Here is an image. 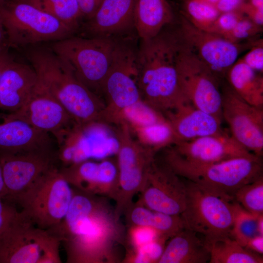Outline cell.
Returning a JSON list of instances; mask_svg holds the SVG:
<instances>
[{"instance_id": "7c38bea8", "label": "cell", "mask_w": 263, "mask_h": 263, "mask_svg": "<svg viewBox=\"0 0 263 263\" xmlns=\"http://www.w3.org/2000/svg\"><path fill=\"white\" fill-rule=\"evenodd\" d=\"M176 69L180 88L187 98L197 108L222 120L220 78L181 41Z\"/></svg>"}, {"instance_id": "52a82bcc", "label": "cell", "mask_w": 263, "mask_h": 263, "mask_svg": "<svg viewBox=\"0 0 263 263\" xmlns=\"http://www.w3.org/2000/svg\"><path fill=\"white\" fill-rule=\"evenodd\" d=\"M185 182L186 205L180 215L185 228L199 235L209 246L217 240L231 237L235 200L202 188L188 181Z\"/></svg>"}, {"instance_id": "2e32d148", "label": "cell", "mask_w": 263, "mask_h": 263, "mask_svg": "<svg viewBox=\"0 0 263 263\" xmlns=\"http://www.w3.org/2000/svg\"><path fill=\"white\" fill-rule=\"evenodd\" d=\"M139 193L137 202L150 209L180 215L185 209L186 182L164 162L154 160Z\"/></svg>"}, {"instance_id": "bcb514c9", "label": "cell", "mask_w": 263, "mask_h": 263, "mask_svg": "<svg viewBox=\"0 0 263 263\" xmlns=\"http://www.w3.org/2000/svg\"><path fill=\"white\" fill-rule=\"evenodd\" d=\"M5 44H8L6 34L3 25L0 22V47Z\"/></svg>"}, {"instance_id": "f546056e", "label": "cell", "mask_w": 263, "mask_h": 263, "mask_svg": "<svg viewBox=\"0 0 263 263\" xmlns=\"http://www.w3.org/2000/svg\"><path fill=\"white\" fill-rule=\"evenodd\" d=\"M99 168V163L88 160L70 165L59 170L75 189L96 195Z\"/></svg>"}, {"instance_id": "1f68e13d", "label": "cell", "mask_w": 263, "mask_h": 263, "mask_svg": "<svg viewBox=\"0 0 263 263\" xmlns=\"http://www.w3.org/2000/svg\"><path fill=\"white\" fill-rule=\"evenodd\" d=\"M220 12L212 4L200 0H183L182 14L197 28L210 32Z\"/></svg>"}, {"instance_id": "7dc6e473", "label": "cell", "mask_w": 263, "mask_h": 263, "mask_svg": "<svg viewBox=\"0 0 263 263\" xmlns=\"http://www.w3.org/2000/svg\"><path fill=\"white\" fill-rule=\"evenodd\" d=\"M258 228L259 235L263 236V214L258 217Z\"/></svg>"}, {"instance_id": "44dd1931", "label": "cell", "mask_w": 263, "mask_h": 263, "mask_svg": "<svg viewBox=\"0 0 263 263\" xmlns=\"http://www.w3.org/2000/svg\"><path fill=\"white\" fill-rule=\"evenodd\" d=\"M53 138L22 120L0 113V156L53 149Z\"/></svg>"}, {"instance_id": "ac0fdd59", "label": "cell", "mask_w": 263, "mask_h": 263, "mask_svg": "<svg viewBox=\"0 0 263 263\" xmlns=\"http://www.w3.org/2000/svg\"><path fill=\"white\" fill-rule=\"evenodd\" d=\"M8 195L15 201L37 181L56 168L53 149L0 156Z\"/></svg>"}, {"instance_id": "cb8c5ba5", "label": "cell", "mask_w": 263, "mask_h": 263, "mask_svg": "<svg viewBox=\"0 0 263 263\" xmlns=\"http://www.w3.org/2000/svg\"><path fill=\"white\" fill-rule=\"evenodd\" d=\"M210 246L195 232L184 228L170 238L157 263H207Z\"/></svg>"}, {"instance_id": "484cf974", "label": "cell", "mask_w": 263, "mask_h": 263, "mask_svg": "<svg viewBox=\"0 0 263 263\" xmlns=\"http://www.w3.org/2000/svg\"><path fill=\"white\" fill-rule=\"evenodd\" d=\"M123 215L130 226H145L154 230L163 240L170 239L184 228L180 215H171L150 209L139 202H132Z\"/></svg>"}, {"instance_id": "b9f144b4", "label": "cell", "mask_w": 263, "mask_h": 263, "mask_svg": "<svg viewBox=\"0 0 263 263\" xmlns=\"http://www.w3.org/2000/svg\"><path fill=\"white\" fill-rule=\"evenodd\" d=\"M102 0H77L83 18V22L94 13Z\"/></svg>"}, {"instance_id": "c3c4849f", "label": "cell", "mask_w": 263, "mask_h": 263, "mask_svg": "<svg viewBox=\"0 0 263 263\" xmlns=\"http://www.w3.org/2000/svg\"><path fill=\"white\" fill-rule=\"evenodd\" d=\"M202 1L215 5L218 0H200Z\"/></svg>"}, {"instance_id": "ba28073f", "label": "cell", "mask_w": 263, "mask_h": 263, "mask_svg": "<svg viewBox=\"0 0 263 263\" xmlns=\"http://www.w3.org/2000/svg\"><path fill=\"white\" fill-rule=\"evenodd\" d=\"M60 241L23 213L0 234V263H59Z\"/></svg>"}, {"instance_id": "6da1fadb", "label": "cell", "mask_w": 263, "mask_h": 263, "mask_svg": "<svg viewBox=\"0 0 263 263\" xmlns=\"http://www.w3.org/2000/svg\"><path fill=\"white\" fill-rule=\"evenodd\" d=\"M62 243L68 263H117L126 229L110 199L73 189L68 210L49 229Z\"/></svg>"}, {"instance_id": "7a4b0ae2", "label": "cell", "mask_w": 263, "mask_h": 263, "mask_svg": "<svg viewBox=\"0 0 263 263\" xmlns=\"http://www.w3.org/2000/svg\"><path fill=\"white\" fill-rule=\"evenodd\" d=\"M166 27L152 38L140 39L136 51L142 99L164 114L190 102L181 90L176 69L181 40L177 30Z\"/></svg>"}, {"instance_id": "d6986e66", "label": "cell", "mask_w": 263, "mask_h": 263, "mask_svg": "<svg viewBox=\"0 0 263 263\" xmlns=\"http://www.w3.org/2000/svg\"><path fill=\"white\" fill-rule=\"evenodd\" d=\"M136 1L102 0L94 15L82 23L77 34L89 38L131 36L135 31Z\"/></svg>"}, {"instance_id": "d6a6232c", "label": "cell", "mask_w": 263, "mask_h": 263, "mask_svg": "<svg viewBox=\"0 0 263 263\" xmlns=\"http://www.w3.org/2000/svg\"><path fill=\"white\" fill-rule=\"evenodd\" d=\"M167 121V119L163 113L151 107L141 99L122 111L119 124L121 122H124L132 129Z\"/></svg>"}, {"instance_id": "f35d334b", "label": "cell", "mask_w": 263, "mask_h": 263, "mask_svg": "<svg viewBox=\"0 0 263 263\" xmlns=\"http://www.w3.org/2000/svg\"><path fill=\"white\" fill-rule=\"evenodd\" d=\"M242 60L255 71L263 72V41L258 38L248 51L241 58Z\"/></svg>"}, {"instance_id": "5b68a950", "label": "cell", "mask_w": 263, "mask_h": 263, "mask_svg": "<svg viewBox=\"0 0 263 263\" xmlns=\"http://www.w3.org/2000/svg\"><path fill=\"white\" fill-rule=\"evenodd\" d=\"M0 22L10 48H26L76 35L56 18L22 0L0 4Z\"/></svg>"}, {"instance_id": "681fc988", "label": "cell", "mask_w": 263, "mask_h": 263, "mask_svg": "<svg viewBox=\"0 0 263 263\" xmlns=\"http://www.w3.org/2000/svg\"><path fill=\"white\" fill-rule=\"evenodd\" d=\"M5 0H0V4H1L2 3H3Z\"/></svg>"}, {"instance_id": "8fae6325", "label": "cell", "mask_w": 263, "mask_h": 263, "mask_svg": "<svg viewBox=\"0 0 263 263\" xmlns=\"http://www.w3.org/2000/svg\"><path fill=\"white\" fill-rule=\"evenodd\" d=\"M119 125L116 131L119 141L116 154L119 191L114 207L121 217L143 187L156 152L134 139L126 123L122 122Z\"/></svg>"}, {"instance_id": "4dcf8cb0", "label": "cell", "mask_w": 263, "mask_h": 263, "mask_svg": "<svg viewBox=\"0 0 263 263\" xmlns=\"http://www.w3.org/2000/svg\"><path fill=\"white\" fill-rule=\"evenodd\" d=\"M130 130L135 133L140 144L155 152L179 141L168 120Z\"/></svg>"}, {"instance_id": "30bf717a", "label": "cell", "mask_w": 263, "mask_h": 263, "mask_svg": "<svg viewBox=\"0 0 263 263\" xmlns=\"http://www.w3.org/2000/svg\"><path fill=\"white\" fill-rule=\"evenodd\" d=\"M73 189L56 168L41 177L16 200L24 215L37 226L49 230L58 225L67 213Z\"/></svg>"}, {"instance_id": "836d02e7", "label": "cell", "mask_w": 263, "mask_h": 263, "mask_svg": "<svg viewBox=\"0 0 263 263\" xmlns=\"http://www.w3.org/2000/svg\"><path fill=\"white\" fill-rule=\"evenodd\" d=\"M259 216L248 212L235 201V216L231 237L244 247L249 240L259 235L258 228Z\"/></svg>"}, {"instance_id": "5bb4252c", "label": "cell", "mask_w": 263, "mask_h": 263, "mask_svg": "<svg viewBox=\"0 0 263 263\" xmlns=\"http://www.w3.org/2000/svg\"><path fill=\"white\" fill-rule=\"evenodd\" d=\"M9 117L22 120L50 134L62 146L77 124L59 102L38 82L25 103L8 113Z\"/></svg>"}, {"instance_id": "8d00e7d4", "label": "cell", "mask_w": 263, "mask_h": 263, "mask_svg": "<svg viewBox=\"0 0 263 263\" xmlns=\"http://www.w3.org/2000/svg\"><path fill=\"white\" fill-rule=\"evenodd\" d=\"M157 239L163 240L154 230L150 228L141 226H130L126 231L125 245L128 244L130 246L129 249H135L154 241Z\"/></svg>"}, {"instance_id": "8992f818", "label": "cell", "mask_w": 263, "mask_h": 263, "mask_svg": "<svg viewBox=\"0 0 263 263\" xmlns=\"http://www.w3.org/2000/svg\"><path fill=\"white\" fill-rule=\"evenodd\" d=\"M120 38L75 35L51 42L49 47L67 63L84 85L99 96Z\"/></svg>"}, {"instance_id": "e0dca14e", "label": "cell", "mask_w": 263, "mask_h": 263, "mask_svg": "<svg viewBox=\"0 0 263 263\" xmlns=\"http://www.w3.org/2000/svg\"><path fill=\"white\" fill-rule=\"evenodd\" d=\"M60 159L72 165L91 158L104 159L116 155L119 141L108 123L98 121L77 125L64 144Z\"/></svg>"}, {"instance_id": "7bdbcfd3", "label": "cell", "mask_w": 263, "mask_h": 263, "mask_svg": "<svg viewBox=\"0 0 263 263\" xmlns=\"http://www.w3.org/2000/svg\"><path fill=\"white\" fill-rule=\"evenodd\" d=\"M245 0H218L215 6L220 13L238 10Z\"/></svg>"}, {"instance_id": "4fadbf2b", "label": "cell", "mask_w": 263, "mask_h": 263, "mask_svg": "<svg viewBox=\"0 0 263 263\" xmlns=\"http://www.w3.org/2000/svg\"><path fill=\"white\" fill-rule=\"evenodd\" d=\"M180 18L177 31L181 41L220 78L225 76L241 53L251 48L258 39L233 43L197 28L182 15Z\"/></svg>"}, {"instance_id": "4316f807", "label": "cell", "mask_w": 263, "mask_h": 263, "mask_svg": "<svg viewBox=\"0 0 263 263\" xmlns=\"http://www.w3.org/2000/svg\"><path fill=\"white\" fill-rule=\"evenodd\" d=\"M228 84L234 92L249 104L263 108V77L248 66L241 58L227 72Z\"/></svg>"}, {"instance_id": "d4e9b609", "label": "cell", "mask_w": 263, "mask_h": 263, "mask_svg": "<svg viewBox=\"0 0 263 263\" xmlns=\"http://www.w3.org/2000/svg\"><path fill=\"white\" fill-rule=\"evenodd\" d=\"M173 20V10L168 0H136L134 24L139 39L153 38Z\"/></svg>"}, {"instance_id": "d590c367", "label": "cell", "mask_w": 263, "mask_h": 263, "mask_svg": "<svg viewBox=\"0 0 263 263\" xmlns=\"http://www.w3.org/2000/svg\"><path fill=\"white\" fill-rule=\"evenodd\" d=\"M263 26L258 25L244 17L224 38L233 43H241L257 38L263 31Z\"/></svg>"}, {"instance_id": "f6af8a7d", "label": "cell", "mask_w": 263, "mask_h": 263, "mask_svg": "<svg viewBox=\"0 0 263 263\" xmlns=\"http://www.w3.org/2000/svg\"><path fill=\"white\" fill-rule=\"evenodd\" d=\"M7 195L8 192L4 181L2 167L0 160V198L6 199Z\"/></svg>"}, {"instance_id": "83f0119b", "label": "cell", "mask_w": 263, "mask_h": 263, "mask_svg": "<svg viewBox=\"0 0 263 263\" xmlns=\"http://www.w3.org/2000/svg\"><path fill=\"white\" fill-rule=\"evenodd\" d=\"M209 263H263V256L243 246L231 237L217 240L210 246Z\"/></svg>"}, {"instance_id": "3957f363", "label": "cell", "mask_w": 263, "mask_h": 263, "mask_svg": "<svg viewBox=\"0 0 263 263\" xmlns=\"http://www.w3.org/2000/svg\"><path fill=\"white\" fill-rule=\"evenodd\" d=\"M38 81L79 126L101 121L105 105L76 76L67 63L49 46L25 48Z\"/></svg>"}, {"instance_id": "60d3db41", "label": "cell", "mask_w": 263, "mask_h": 263, "mask_svg": "<svg viewBox=\"0 0 263 263\" xmlns=\"http://www.w3.org/2000/svg\"><path fill=\"white\" fill-rule=\"evenodd\" d=\"M239 10L250 20L258 25L263 26V9L253 6L245 0Z\"/></svg>"}, {"instance_id": "9c48e42d", "label": "cell", "mask_w": 263, "mask_h": 263, "mask_svg": "<svg viewBox=\"0 0 263 263\" xmlns=\"http://www.w3.org/2000/svg\"><path fill=\"white\" fill-rule=\"evenodd\" d=\"M137 47L132 36L119 40L102 87L107 102L102 121L107 123L119 124L122 111L142 99L137 81Z\"/></svg>"}, {"instance_id": "603a6c76", "label": "cell", "mask_w": 263, "mask_h": 263, "mask_svg": "<svg viewBox=\"0 0 263 263\" xmlns=\"http://www.w3.org/2000/svg\"><path fill=\"white\" fill-rule=\"evenodd\" d=\"M179 141H186L224 132L222 120L194 106L184 103L164 114Z\"/></svg>"}, {"instance_id": "f1b7e54d", "label": "cell", "mask_w": 263, "mask_h": 263, "mask_svg": "<svg viewBox=\"0 0 263 263\" xmlns=\"http://www.w3.org/2000/svg\"><path fill=\"white\" fill-rule=\"evenodd\" d=\"M56 18L77 34L83 18L77 0H22Z\"/></svg>"}, {"instance_id": "ee69618b", "label": "cell", "mask_w": 263, "mask_h": 263, "mask_svg": "<svg viewBox=\"0 0 263 263\" xmlns=\"http://www.w3.org/2000/svg\"><path fill=\"white\" fill-rule=\"evenodd\" d=\"M244 247L260 255L263 254V236L258 235L250 240L245 244Z\"/></svg>"}, {"instance_id": "ab89813d", "label": "cell", "mask_w": 263, "mask_h": 263, "mask_svg": "<svg viewBox=\"0 0 263 263\" xmlns=\"http://www.w3.org/2000/svg\"><path fill=\"white\" fill-rule=\"evenodd\" d=\"M21 213L13 206L4 202L2 199L0 198V234Z\"/></svg>"}, {"instance_id": "e575fe53", "label": "cell", "mask_w": 263, "mask_h": 263, "mask_svg": "<svg viewBox=\"0 0 263 263\" xmlns=\"http://www.w3.org/2000/svg\"><path fill=\"white\" fill-rule=\"evenodd\" d=\"M233 199L248 212L263 214V176L237 189Z\"/></svg>"}, {"instance_id": "7402d4cb", "label": "cell", "mask_w": 263, "mask_h": 263, "mask_svg": "<svg viewBox=\"0 0 263 263\" xmlns=\"http://www.w3.org/2000/svg\"><path fill=\"white\" fill-rule=\"evenodd\" d=\"M38 80L31 65L13 60L0 76V109L14 112L25 103Z\"/></svg>"}, {"instance_id": "ffe728a7", "label": "cell", "mask_w": 263, "mask_h": 263, "mask_svg": "<svg viewBox=\"0 0 263 263\" xmlns=\"http://www.w3.org/2000/svg\"><path fill=\"white\" fill-rule=\"evenodd\" d=\"M168 148L180 158L196 163H211L256 155L225 131L190 140L178 141Z\"/></svg>"}, {"instance_id": "74e56055", "label": "cell", "mask_w": 263, "mask_h": 263, "mask_svg": "<svg viewBox=\"0 0 263 263\" xmlns=\"http://www.w3.org/2000/svg\"><path fill=\"white\" fill-rule=\"evenodd\" d=\"M244 17L240 10L220 13L214 23L210 32L224 38Z\"/></svg>"}, {"instance_id": "9a60e30c", "label": "cell", "mask_w": 263, "mask_h": 263, "mask_svg": "<svg viewBox=\"0 0 263 263\" xmlns=\"http://www.w3.org/2000/svg\"><path fill=\"white\" fill-rule=\"evenodd\" d=\"M222 115L231 135L256 155L263 152V108L254 106L241 98L229 84L221 90Z\"/></svg>"}, {"instance_id": "277c9868", "label": "cell", "mask_w": 263, "mask_h": 263, "mask_svg": "<svg viewBox=\"0 0 263 263\" xmlns=\"http://www.w3.org/2000/svg\"><path fill=\"white\" fill-rule=\"evenodd\" d=\"M163 162L182 178L234 199L235 191L263 176L261 157H240L207 164L186 161L167 148Z\"/></svg>"}]
</instances>
